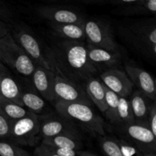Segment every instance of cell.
<instances>
[{
	"label": "cell",
	"mask_w": 156,
	"mask_h": 156,
	"mask_svg": "<svg viewBox=\"0 0 156 156\" xmlns=\"http://www.w3.org/2000/svg\"><path fill=\"white\" fill-rule=\"evenodd\" d=\"M53 58L52 62L56 69L60 70L61 76L65 73L66 76L70 77L74 82H85L98 73L88 59L86 46L83 42L62 41L53 53Z\"/></svg>",
	"instance_id": "obj_1"
},
{
	"label": "cell",
	"mask_w": 156,
	"mask_h": 156,
	"mask_svg": "<svg viewBox=\"0 0 156 156\" xmlns=\"http://www.w3.org/2000/svg\"><path fill=\"white\" fill-rule=\"evenodd\" d=\"M55 108L58 114L73 123H78L89 132L100 136L105 135L104 120L94 112L90 105L79 102L56 101Z\"/></svg>",
	"instance_id": "obj_2"
},
{
	"label": "cell",
	"mask_w": 156,
	"mask_h": 156,
	"mask_svg": "<svg viewBox=\"0 0 156 156\" xmlns=\"http://www.w3.org/2000/svg\"><path fill=\"white\" fill-rule=\"evenodd\" d=\"M0 59L24 76H31L36 66L9 33L0 38Z\"/></svg>",
	"instance_id": "obj_3"
},
{
	"label": "cell",
	"mask_w": 156,
	"mask_h": 156,
	"mask_svg": "<svg viewBox=\"0 0 156 156\" xmlns=\"http://www.w3.org/2000/svg\"><path fill=\"white\" fill-rule=\"evenodd\" d=\"M38 115L30 112L27 116L12 123L8 140L18 146H35L41 141Z\"/></svg>",
	"instance_id": "obj_4"
},
{
	"label": "cell",
	"mask_w": 156,
	"mask_h": 156,
	"mask_svg": "<svg viewBox=\"0 0 156 156\" xmlns=\"http://www.w3.org/2000/svg\"><path fill=\"white\" fill-rule=\"evenodd\" d=\"M118 127L119 133L132 141L143 156L156 155V136L149 128L136 123Z\"/></svg>",
	"instance_id": "obj_5"
},
{
	"label": "cell",
	"mask_w": 156,
	"mask_h": 156,
	"mask_svg": "<svg viewBox=\"0 0 156 156\" xmlns=\"http://www.w3.org/2000/svg\"><path fill=\"white\" fill-rule=\"evenodd\" d=\"M85 40L88 44L111 51H119L112 31L107 23L97 20L85 21L84 24Z\"/></svg>",
	"instance_id": "obj_6"
},
{
	"label": "cell",
	"mask_w": 156,
	"mask_h": 156,
	"mask_svg": "<svg viewBox=\"0 0 156 156\" xmlns=\"http://www.w3.org/2000/svg\"><path fill=\"white\" fill-rule=\"evenodd\" d=\"M55 100L66 102H79L91 106V101L85 90L80 85L62 76L56 75L54 78Z\"/></svg>",
	"instance_id": "obj_7"
},
{
	"label": "cell",
	"mask_w": 156,
	"mask_h": 156,
	"mask_svg": "<svg viewBox=\"0 0 156 156\" xmlns=\"http://www.w3.org/2000/svg\"><path fill=\"white\" fill-rule=\"evenodd\" d=\"M58 114V113H57ZM40 124V136L41 138H48L61 134L80 136L76 124L69 119L58 115L38 116Z\"/></svg>",
	"instance_id": "obj_8"
},
{
	"label": "cell",
	"mask_w": 156,
	"mask_h": 156,
	"mask_svg": "<svg viewBox=\"0 0 156 156\" xmlns=\"http://www.w3.org/2000/svg\"><path fill=\"white\" fill-rule=\"evenodd\" d=\"M17 41L37 66H41L55 73L56 66L51 59L44 56L39 43L33 35L21 30L17 34Z\"/></svg>",
	"instance_id": "obj_9"
},
{
	"label": "cell",
	"mask_w": 156,
	"mask_h": 156,
	"mask_svg": "<svg viewBox=\"0 0 156 156\" xmlns=\"http://www.w3.org/2000/svg\"><path fill=\"white\" fill-rule=\"evenodd\" d=\"M131 40L136 47L150 57L156 55V27L155 24L138 25L131 29Z\"/></svg>",
	"instance_id": "obj_10"
},
{
	"label": "cell",
	"mask_w": 156,
	"mask_h": 156,
	"mask_svg": "<svg viewBox=\"0 0 156 156\" xmlns=\"http://www.w3.org/2000/svg\"><path fill=\"white\" fill-rule=\"evenodd\" d=\"M102 83L118 94L120 97L127 98L132 93L133 84L125 72L112 68L101 73Z\"/></svg>",
	"instance_id": "obj_11"
},
{
	"label": "cell",
	"mask_w": 156,
	"mask_h": 156,
	"mask_svg": "<svg viewBox=\"0 0 156 156\" xmlns=\"http://www.w3.org/2000/svg\"><path fill=\"white\" fill-rule=\"evenodd\" d=\"M87 54L91 63L98 72L101 69H109L117 66L120 62L119 51H111L101 47L86 46Z\"/></svg>",
	"instance_id": "obj_12"
},
{
	"label": "cell",
	"mask_w": 156,
	"mask_h": 156,
	"mask_svg": "<svg viewBox=\"0 0 156 156\" xmlns=\"http://www.w3.org/2000/svg\"><path fill=\"white\" fill-rule=\"evenodd\" d=\"M42 18L57 24H85V18L79 12L69 9L59 7H41L37 10Z\"/></svg>",
	"instance_id": "obj_13"
},
{
	"label": "cell",
	"mask_w": 156,
	"mask_h": 156,
	"mask_svg": "<svg viewBox=\"0 0 156 156\" xmlns=\"http://www.w3.org/2000/svg\"><path fill=\"white\" fill-rule=\"evenodd\" d=\"M56 74L41 66H36L32 74L34 85L44 98L48 101H54V78Z\"/></svg>",
	"instance_id": "obj_14"
},
{
	"label": "cell",
	"mask_w": 156,
	"mask_h": 156,
	"mask_svg": "<svg viewBox=\"0 0 156 156\" xmlns=\"http://www.w3.org/2000/svg\"><path fill=\"white\" fill-rule=\"evenodd\" d=\"M125 69L131 82L135 84L139 91L155 101V83L152 76L143 69L131 65H126Z\"/></svg>",
	"instance_id": "obj_15"
},
{
	"label": "cell",
	"mask_w": 156,
	"mask_h": 156,
	"mask_svg": "<svg viewBox=\"0 0 156 156\" xmlns=\"http://www.w3.org/2000/svg\"><path fill=\"white\" fill-rule=\"evenodd\" d=\"M129 102L135 123L146 126V121L154 101L151 100L140 91L136 90L133 93Z\"/></svg>",
	"instance_id": "obj_16"
},
{
	"label": "cell",
	"mask_w": 156,
	"mask_h": 156,
	"mask_svg": "<svg viewBox=\"0 0 156 156\" xmlns=\"http://www.w3.org/2000/svg\"><path fill=\"white\" fill-rule=\"evenodd\" d=\"M53 33L65 41H85V33L84 24H57L53 23L52 24Z\"/></svg>",
	"instance_id": "obj_17"
},
{
	"label": "cell",
	"mask_w": 156,
	"mask_h": 156,
	"mask_svg": "<svg viewBox=\"0 0 156 156\" xmlns=\"http://www.w3.org/2000/svg\"><path fill=\"white\" fill-rule=\"evenodd\" d=\"M85 91L91 102H93L101 112L105 113L107 109V105L104 84L95 78H90L85 81Z\"/></svg>",
	"instance_id": "obj_18"
},
{
	"label": "cell",
	"mask_w": 156,
	"mask_h": 156,
	"mask_svg": "<svg viewBox=\"0 0 156 156\" xmlns=\"http://www.w3.org/2000/svg\"><path fill=\"white\" fill-rule=\"evenodd\" d=\"M21 94L22 91L17 82L7 73L3 75L0 80V96L24 106L21 100Z\"/></svg>",
	"instance_id": "obj_19"
},
{
	"label": "cell",
	"mask_w": 156,
	"mask_h": 156,
	"mask_svg": "<svg viewBox=\"0 0 156 156\" xmlns=\"http://www.w3.org/2000/svg\"><path fill=\"white\" fill-rule=\"evenodd\" d=\"M41 143L50 146L63 149H82V147L80 136L71 134H61L48 138H44Z\"/></svg>",
	"instance_id": "obj_20"
},
{
	"label": "cell",
	"mask_w": 156,
	"mask_h": 156,
	"mask_svg": "<svg viewBox=\"0 0 156 156\" xmlns=\"http://www.w3.org/2000/svg\"><path fill=\"white\" fill-rule=\"evenodd\" d=\"M34 155L37 156H94L95 154L82 149H63L41 143L34 149Z\"/></svg>",
	"instance_id": "obj_21"
},
{
	"label": "cell",
	"mask_w": 156,
	"mask_h": 156,
	"mask_svg": "<svg viewBox=\"0 0 156 156\" xmlns=\"http://www.w3.org/2000/svg\"><path fill=\"white\" fill-rule=\"evenodd\" d=\"M0 108L5 115L12 122L25 117L30 112L28 110H26L24 106L18 105L2 96H0Z\"/></svg>",
	"instance_id": "obj_22"
},
{
	"label": "cell",
	"mask_w": 156,
	"mask_h": 156,
	"mask_svg": "<svg viewBox=\"0 0 156 156\" xmlns=\"http://www.w3.org/2000/svg\"><path fill=\"white\" fill-rule=\"evenodd\" d=\"M135 123L130 102L126 98H119V104L117 111V126L130 124Z\"/></svg>",
	"instance_id": "obj_23"
},
{
	"label": "cell",
	"mask_w": 156,
	"mask_h": 156,
	"mask_svg": "<svg viewBox=\"0 0 156 156\" xmlns=\"http://www.w3.org/2000/svg\"><path fill=\"white\" fill-rule=\"evenodd\" d=\"M105 92V101H106L107 109L105 112L107 118L113 123L117 124V111L119 104L120 96L114 91L104 85Z\"/></svg>",
	"instance_id": "obj_24"
},
{
	"label": "cell",
	"mask_w": 156,
	"mask_h": 156,
	"mask_svg": "<svg viewBox=\"0 0 156 156\" xmlns=\"http://www.w3.org/2000/svg\"><path fill=\"white\" fill-rule=\"evenodd\" d=\"M21 100L24 107L36 114H41L45 106V102L41 97L29 91L22 92Z\"/></svg>",
	"instance_id": "obj_25"
},
{
	"label": "cell",
	"mask_w": 156,
	"mask_h": 156,
	"mask_svg": "<svg viewBox=\"0 0 156 156\" xmlns=\"http://www.w3.org/2000/svg\"><path fill=\"white\" fill-rule=\"evenodd\" d=\"M30 153L7 139L0 138V156H29Z\"/></svg>",
	"instance_id": "obj_26"
},
{
	"label": "cell",
	"mask_w": 156,
	"mask_h": 156,
	"mask_svg": "<svg viewBox=\"0 0 156 156\" xmlns=\"http://www.w3.org/2000/svg\"><path fill=\"white\" fill-rule=\"evenodd\" d=\"M100 146L108 156H122L119 140L111 137H104L100 141Z\"/></svg>",
	"instance_id": "obj_27"
},
{
	"label": "cell",
	"mask_w": 156,
	"mask_h": 156,
	"mask_svg": "<svg viewBox=\"0 0 156 156\" xmlns=\"http://www.w3.org/2000/svg\"><path fill=\"white\" fill-rule=\"evenodd\" d=\"M120 147V152H121L122 156H143L142 152L138 149L136 146H133L129 142L126 141L124 140H119Z\"/></svg>",
	"instance_id": "obj_28"
},
{
	"label": "cell",
	"mask_w": 156,
	"mask_h": 156,
	"mask_svg": "<svg viewBox=\"0 0 156 156\" xmlns=\"http://www.w3.org/2000/svg\"><path fill=\"white\" fill-rule=\"evenodd\" d=\"M12 123L0 108V138L9 139Z\"/></svg>",
	"instance_id": "obj_29"
},
{
	"label": "cell",
	"mask_w": 156,
	"mask_h": 156,
	"mask_svg": "<svg viewBox=\"0 0 156 156\" xmlns=\"http://www.w3.org/2000/svg\"><path fill=\"white\" fill-rule=\"evenodd\" d=\"M146 126L150 129V130L153 133L154 135L156 136V105L155 101L153 102L151 108L150 113L149 117L146 121Z\"/></svg>",
	"instance_id": "obj_30"
},
{
	"label": "cell",
	"mask_w": 156,
	"mask_h": 156,
	"mask_svg": "<svg viewBox=\"0 0 156 156\" xmlns=\"http://www.w3.org/2000/svg\"><path fill=\"white\" fill-rule=\"evenodd\" d=\"M142 5L144 7L146 13L155 14L156 12V0H143Z\"/></svg>",
	"instance_id": "obj_31"
},
{
	"label": "cell",
	"mask_w": 156,
	"mask_h": 156,
	"mask_svg": "<svg viewBox=\"0 0 156 156\" xmlns=\"http://www.w3.org/2000/svg\"><path fill=\"white\" fill-rule=\"evenodd\" d=\"M0 17L5 19H9L11 17V12L5 5L0 1Z\"/></svg>",
	"instance_id": "obj_32"
},
{
	"label": "cell",
	"mask_w": 156,
	"mask_h": 156,
	"mask_svg": "<svg viewBox=\"0 0 156 156\" xmlns=\"http://www.w3.org/2000/svg\"><path fill=\"white\" fill-rule=\"evenodd\" d=\"M143 0H111V2L118 5H131L137 4Z\"/></svg>",
	"instance_id": "obj_33"
},
{
	"label": "cell",
	"mask_w": 156,
	"mask_h": 156,
	"mask_svg": "<svg viewBox=\"0 0 156 156\" xmlns=\"http://www.w3.org/2000/svg\"><path fill=\"white\" fill-rule=\"evenodd\" d=\"M8 33H9V30H8L4 22H2V21H0V38L4 37Z\"/></svg>",
	"instance_id": "obj_34"
},
{
	"label": "cell",
	"mask_w": 156,
	"mask_h": 156,
	"mask_svg": "<svg viewBox=\"0 0 156 156\" xmlns=\"http://www.w3.org/2000/svg\"><path fill=\"white\" fill-rule=\"evenodd\" d=\"M5 73H6L5 69V68L3 67V66L0 64V80H1L2 77L3 76V75L5 74Z\"/></svg>",
	"instance_id": "obj_35"
},
{
	"label": "cell",
	"mask_w": 156,
	"mask_h": 156,
	"mask_svg": "<svg viewBox=\"0 0 156 156\" xmlns=\"http://www.w3.org/2000/svg\"><path fill=\"white\" fill-rule=\"evenodd\" d=\"M82 2H85L87 3H93V2H103L104 0H82Z\"/></svg>",
	"instance_id": "obj_36"
}]
</instances>
